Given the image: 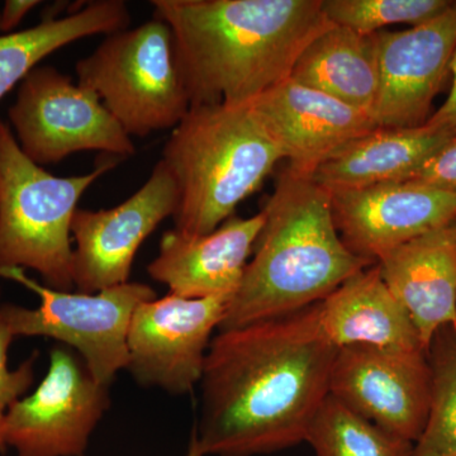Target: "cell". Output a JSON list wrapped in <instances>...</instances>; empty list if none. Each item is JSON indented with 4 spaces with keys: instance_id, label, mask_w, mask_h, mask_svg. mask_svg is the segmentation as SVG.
<instances>
[{
    "instance_id": "cell-1",
    "label": "cell",
    "mask_w": 456,
    "mask_h": 456,
    "mask_svg": "<svg viewBox=\"0 0 456 456\" xmlns=\"http://www.w3.org/2000/svg\"><path fill=\"white\" fill-rule=\"evenodd\" d=\"M338 349L318 303L218 331L200 378V455L254 456L298 445L330 395Z\"/></svg>"
},
{
    "instance_id": "cell-2",
    "label": "cell",
    "mask_w": 456,
    "mask_h": 456,
    "mask_svg": "<svg viewBox=\"0 0 456 456\" xmlns=\"http://www.w3.org/2000/svg\"><path fill=\"white\" fill-rule=\"evenodd\" d=\"M323 0H152L173 29L191 106H245L289 79L334 23Z\"/></svg>"
},
{
    "instance_id": "cell-3",
    "label": "cell",
    "mask_w": 456,
    "mask_h": 456,
    "mask_svg": "<svg viewBox=\"0 0 456 456\" xmlns=\"http://www.w3.org/2000/svg\"><path fill=\"white\" fill-rule=\"evenodd\" d=\"M253 259L218 331L293 314L323 301L374 265L347 248L336 228L331 194L289 167L264 203Z\"/></svg>"
},
{
    "instance_id": "cell-4",
    "label": "cell",
    "mask_w": 456,
    "mask_h": 456,
    "mask_svg": "<svg viewBox=\"0 0 456 456\" xmlns=\"http://www.w3.org/2000/svg\"><path fill=\"white\" fill-rule=\"evenodd\" d=\"M283 159L251 104L191 106L161 158L179 189L174 228L191 237L217 230Z\"/></svg>"
},
{
    "instance_id": "cell-5",
    "label": "cell",
    "mask_w": 456,
    "mask_h": 456,
    "mask_svg": "<svg viewBox=\"0 0 456 456\" xmlns=\"http://www.w3.org/2000/svg\"><path fill=\"white\" fill-rule=\"evenodd\" d=\"M122 159L86 175L55 176L29 160L0 118V277L35 270L51 289L74 287L71 221L86 189Z\"/></svg>"
},
{
    "instance_id": "cell-6",
    "label": "cell",
    "mask_w": 456,
    "mask_h": 456,
    "mask_svg": "<svg viewBox=\"0 0 456 456\" xmlns=\"http://www.w3.org/2000/svg\"><path fill=\"white\" fill-rule=\"evenodd\" d=\"M75 71L130 136L174 130L191 107L173 29L159 18L107 35Z\"/></svg>"
},
{
    "instance_id": "cell-7",
    "label": "cell",
    "mask_w": 456,
    "mask_h": 456,
    "mask_svg": "<svg viewBox=\"0 0 456 456\" xmlns=\"http://www.w3.org/2000/svg\"><path fill=\"white\" fill-rule=\"evenodd\" d=\"M8 117L23 154L40 167L79 151L119 159L136 152L98 95L53 66H37L27 75Z\"/></svg>"
},
{
    "instance_id": "cell-8",
    "label": "cell",
    "mask_w": 456,
    "mask_h": 456,
    "mask_svg": "<svg viewBox=\"0 0 456 456\" xmlns=\"http://www.w3.org/2000/svg\"><path fill=\"white\" fill-rule=\"evenodd\" d=\"M26 288L38 294L40 307L2 305L14 336H45L73 347L90 374L110 387L127 369V336L132 316L141 303L156 298L143 283L127 281L101 292L70 293L51 289L27 278Z\"/></svg>"
},
{
    "instance_id": "cell-9",
    "label": "cell",
    "mask_w": 456,
    "mask_h": 456,
    "mask_svg": "<svg viewBox=\"0 0 456 456\" xmlns=\"http://www.w3.org/2000/svg\"><path fill=\"white\" fill-rule=\"evenodd\" d=\"M110 404L108 387L93 378L84 360L57 346L37 389L9 407L5 445L18 456H83Z\"/></svg>"
},
{
    "instance_id": "cell-10",
    "label": "cell",
    "mask_w": 456,
    "mask_h": 456,
    "mask_svg": "<svg viewBox=\"0 0 456 456\" xmlns=\"http://www.w3.org/2000/svg\"><path fill=\"white\" fill-rule=\"evenodd\" d=\"M230 299L164 298L141 303L128 329L127 370L143 387L188 395L200 386L212 335Z\"/></svg>"
},
{
    "instance_id": "cell-11",
    "label": "cell",
    "mask_w": 456,
    "mask_h": 456,
    "mask_svg": "<svg viewBox=\"0 0 456 456\" xmlns=\"http://www.w3.org/2000/svg\"><path fill=\"white\" fill-rule=\"evenodd\" d=\"M330 395L384 431L415 444L430 415L428 351L341 347L332 365Z\"/></svg>"
},
{
    "instance_id": "cell-12",
    "label": "cell",
    "mask_w": 456,
    "mask_h": 456,
    "mask_svg": "<svg viewBox=\"0 0 456 456\" xmlns=\"http://www.w3.org/2000/svg\"><path fill=\"white\" fill-rule=\"evenodd\" d=\"M178 206V184L160 160L145 184L119 206L77 208L71 221L74 287L94 294L130 281L140 246L161 222L174 217Z\"/></svg>"
},
{
    "instance_id": "cell-13",
    "label": "cell",
    "mask_w": 456,
    "mask_h": 456,
    "mask_svg": "<svg viewBox=\"0 0 456 456\" xmlns=\"http://www.w3.org/2000/svg\"><path fill=\"white\" fill-rule=\"evenodd\" d=\"M377 42L379 92L370 113L375 127H421L450 73L456 50V2L406 31L377 32Z\"/></svg>"
},
{
    "instance_id": "cell-14",
    "label": "cell",
    "mask_w": 456,
    "mask_h": 456,
    "mask_svg": "<svg viewBox=\"0 0 456 456\" xmlns=\"http://www.w3.org/2000/svg\"><path fill=\"white\" fill-rule=\"evenodd\" d=\"M336 228L350 251L377 263L384 254L456 220V194L413 183L330 191Z\"/></svg>"
},
{
    "instance_id": "cell-15",
    "label": "cell",
    "mask_w": 456,
    "mask_h": 456,
    "mask_svg": "<svg viewBox=\"0 0 456 456\" xmlns=\"http://www.w3.org/2000/svg\"><path fill=\"white\" fill-rule=\"evenodd\" d=\"M288 167L312 175L330 156L375 127L370 114L292 77L251 102Z\"/></svg>"
},
{
    "instance_id": "cell-16",
    "label": "cell",
    "mask_w": 456,
    "mask_h": 456,
    "mask_svg": "<svg viewBox=\"0 0 456 456\" xmlns=\"http://www.w3.org/2000/svg\"><path fill=\"white\" fill-rule=\"evenodd\" d=\"M264 224V213L232 216L204 236L167 231L159 255L147 266L150 277L183 298H233L253 255Z\"/></svg>"
},
{
    "instance_id": "cell-17",
    "label": "cell",
    "mask_w": 456,
    "mask_h": 456,
    "mask_svg": "<svg viewBox=\"0 0 456 456\" xmlns=\"http://www.w3.org/2000/svg\"><path fill=\"white\" fill-rule=\"evenodd\" d=\"M384 283L412 320L426 351L440 329H456V232L452 224L377 261Z\"/></svg>"
},
{
    "instance_id": "cell-18",
    "label": "cell",
    "mask_w": 456,
    "mask_h": 456,
    "mask_svg": "<svg viewBox=\"0 0 456 456\" xmlns=\"http://www.w3.org/2000/svg\"><path fill=\"white\" fill-rule=\"evenodd\" d=\"M318 317L336 349L364 345L389 350H425L412 320L384 283L377 263L318 302Z\"/></svg>"
},
{
    "instance_id": "cell-19",
    "label": "cell",
    "mask_w": 456,
    "mask_h": 456,
    "mask_svg": "<svg viewBox=\"0 0 456 456\" xmlns=\"http://www.w3.org/2000/svg\"><path fill=\"white\" fill-rule=\"evenodd\" d=\"M450 141L426 125L374 127L330 156L311 178L329 191L410 182Z\"/></svg>"
},
{
    "instance_id": "cell-20",
    "label": "cell",
    "mask_w": 456,
    "mask_h": 456,
    "mask_svg": "<svg viewBox=\"0 0 456 456\" xmlns=\"http://www.w3.org/2000/svg\"><path fill=\"white\" fill-rule=\"evenodd\" d=\"M290 77L370 114L379 92L377 33L330 27L305 47Z\"/></svg>"
},
{
    "instance_id": "cell-21",
    "label": "cell",
    "mask_w": 456,
    "mask_h": 456,
    "mask_svg": "<svg viewBox=\"0 0 456 456\" xmlns=\"http://www.w3.org/2000/svg\"><path fill=\"white\" fill-rule=\"evenodd\" d=\"M130 12L122 0H97L60 18H44L25 31L0 36V101L22 83L45 57L82 38L128 28Z\"/></svg>"
},
{
    "instance_id": "cell-22",
    "label": "cell",
    "mask_w": 456,
    "mask_h": 456,
    "mask_svg": "<svg viewBox=\"0 0 456 456\" xmlns=\"http://www.w3.org/2000/svg\"><path fill=\"white\" fill-rule=\"evenodd\" d=\"M305 441L316 456H411L413 445L327 395L312 419Z\"/></svg>"
},
{
    "instance_id": "cell-23",
    "label": "cell",
    "mask_w": 456,
    "mask_h": 456,
    "mask_svg": "<svg viewBox=\"0 0 456 456\" xmlns=\"http://www.w3.org/2000/svg\"><path fill=\"white\" fill-rule=\"evenodd\" d=\"M432 371L430 415L411 456H456V329L436 332L428 350Z\"/></svg>"
},
{
    "instance_id": "cell-24",
    "label": "cell",
    "mask_w": 456,
    "mask_h": 456,
    "mask_svg": "<svg viewBox=\"0 0 456 456\" xmlns=\"http://www.w3.org/2000/svg\"><path fill=\"white\" fill-rule=\"evenodd\" d=\"M450 4V0H323L322 7L334 25L374 35L387 26L421 25Z\"/></svg>"
},
{
    "instance_id": "cell-25",
    "label": "cell",
    "mask_w": 456,
    "mask_h": 456,
    "mask_svg": "<svg viewBox=\"0 0 456 456\" xmlns=\"http://www.w3.org/2000/svg\"><path fill=\"white\" fill-rule=\"evenodd\" d=\"M16 336L12 332L0 305V454L5 452L4 419L14 402L20 399L35 379V359L26 360L20 368H8V350Z\"/></svg>"
},
{
    "instance_id": "cell-26",
    "label": "cell",
    "mask_w": 456,
    "mask_h": 456,
    "mask_svg": "<svg viewBox=\"0 0 456 456\" xmlns=\"http://www.w3.org/2000/svg\"><path fill=\"white\" fill-rule=\"evenodd\" d=\"M413 184L456 194V139L426 161L410 180Z\"/></svg>"
},
{
    "instance_id": "cell-27",
    "label": "cell",
    "mask_w": 456,
    "mask_h": 456,
    "mask_svg": "<svg viewBox=\"0 0 456 456\" xmlns=\"http://www.w3.org/2000/svg\"><path fill=\"white\" fill-rule=\"evenodd\" d=\"M450 73L452 74V86L449 97L443 106L436 110L428 121L425 123L432 130L446 134L452 140L456 139V50L450 64Z\"/></svg>"
},
{
    "instance_id": "cell-28",
    "label": "cell",
    "mask_w": 456,
    "mask_h": 456,
    "mask_svg": "<svg viewBox=\"0 0 456 456\" xmlns=\"http://www.w3.org/2000/svg\"><path fill=\"white\" fill-rule=\"evenodd\" d=\"M40 4L41 2L37 0H8L0 12V31L12 33L23 18Z\"/></svg>"
},
{
    "instance_id": "cell-29",
    "label": "cell",
    "mask_w": 456,
    "mask_h": 456,
    "mask_svg": "<svg viewBox=\"0 0 456 456\" xmlns=\"http://www.w3.org/2000/svg\"><path fill=\"white\" fill-rule=\"evenodd\" d=\"M188 456H202L197 450L196 443H194L193 437H191V445H189Z\"/></svg>"
},
{
    "instance_id": "cell-30",
    "label": "cell",
    "mask_w": 456,
    "mask_h": 456,
    "mask_svg": "<svg viewBox=\"0 0 456 456\" xmlns=\"http://www.w3.org/2000/svg\"><path fill=\"white\" fill-rule=\"evenodd\" d=\"M452 226H454L455 228V232H456V220L454 222H452Z\"/></svg>"
}]
</instances>
